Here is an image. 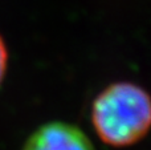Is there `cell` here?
Masks as SVG:
<instances>
[{
	"mask_svg": "<svg viewBox=\"0 0 151 150\" xmlns=\"http://www.w3.org/2000/svg\"><path fill=\"white\" fill-rule=\"evenodd\" d=\"M23 150H94L88 136L66 122H49L36 130Z\"/></svg>",
	"mask_w": 151,
	"mask_h": 150,
	"instance_id": "7a4b0ae2",
	"label": "cell"
},
{
	"mask_svg": "<svg viewBox=\"0 0 151 150\" xmlns=\"http://www.w3.org/2000/svg\"><path fill=\"white\" fill-rule=\"evenodd\" d=\"M91 124L110 146L137 144L151 129V96L131 82L109 85L93 101Z\"/></svg>",
	"mask_w": 151,
	"mask_h": 150,
	"instance_id": "6da1fadb",
	"label": "cell"
},
{
	"mask_svg": "<svg viewBox=\"0 0 151 150\" xmlns=\"http://www.w3.org/2000/svg\"><path fill=\"white\" fill-rule=\"evenodd\" d=\"M7 65H8V50L4 44V40L0 36V84L3 82V79L5 76Z\"/></svg>",
	"mask_w": 151,
	"mask_h": 150,
	"instance_id": "3957f363",
	"label": "cell"
}]
</instances>
